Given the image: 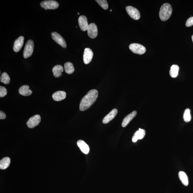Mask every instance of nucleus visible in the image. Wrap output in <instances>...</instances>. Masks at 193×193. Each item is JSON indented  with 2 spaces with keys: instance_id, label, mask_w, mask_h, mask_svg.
Segmentation results:
<instances>
[{
  "instance_id": "1",
  "label": "nucleus",
  "mask_w": 193,
  "mask_h": 193,
  "mask_svg": "<svg viewBox=\"0 0 193 193\" xmlns=\"http://www.w3.org/2000/svg\"><path fill=\"white\" fill-rule=\"evenodd\" d=\"M98 94V92L96 90H90L82 99L80 105V111H85L89 108L96 101Z\"/></svg>"
},
{
  "instance_id": "2",
  "label": "nucleus",
  "mask_w": 193,
  "mask_h": 193,
  "mask_svg": "<svg viewBox=\"0 0 193 193\" xmlns=\"http://www.w3.org/2000/svg\"><path fill=\"white\" fill-rule=\"evenodd\" d=\"M172 6L170 4L166 3L163 4L159 13V17L161 20L165 21L169 19L172 14Z\"/></svg>"
},
{
  "instance_id": "3",
  "label": "nucleus",
  "mask_w": 193,
  "mask_h": 193,
  "mask_svg": "<svg viewBox=\"0 0 193 193\" xmlns=\"http://www.w3.org/2000/svg\"><path fill=\"white\" fill-rule=\"evenodd\" d=\"M34 42L32 40H29L27 42L25 45L24 51H23V57L25 58H27L31 57L34 50Z\"/></svg>"
},
{
  "instance_id": "4",
  "label": "nucleus",
  "mask_w": 193,
  "mask_h": 193,
  "mask_svg": "<svg viewBox=\"0 0 193 193\" xmlns=\"http://www.w3.org/2000/svg\"><path fill=\"white\" fill-rule=\"evenodd\" d=\"M129 48L132 52L140 55L143 54L146 52L145 47L138 43L131 44L129 46Z\"/></svg>"
},
{
  "instance_id": "5",
  "label": "nucleus",
  "mask_w": 193,
  "mask_h": 193,
  "mask_svg": "<svg viewBox=\"0 0 193 193\" xmlns=\"http://www.w3.org/2000/svg\"><path fill=\"white\" fill-rule=\"evenodd\" d=\"M41 6L46 10L47 9H55L59 6V3L55 1H45L41 3Z\"/></svg>"
},
{
  "instance_id": "6",
  "label": "nucleus",
  "mask_w": 193,
  "mask_h": 193,
  "mask_svg": "<svg viewBox=\"0 0 193 193\" xmlns=\"http://www.w3.org/2000/svg\"><path fill=\"white\" fill-rule=\"evenodd\" d=\"M126 11L132 19L136 20L140 19V13L136 8L132 6H127L126 7Z\"/></svg>"
},
{
  "instance_id": "7",
  "label": "nucleus",
  "mask_w": 193,
  "mask_h": 193,
  "mask_svg": "<svg viewBox=\"0 0 193 193\" xmlns=\"http://www.w3.org/2000/svg\"><path fill=\"white\" fill-rule=\"evenodd\" d=\"M41 121L40 116L37 115L33 116L28 120L27 124L29 128H34L39 124Z\"/></svg>"
},
{
  "instance_id": "8",
  "label": "nucleus",
  "mask_w": 193,
  "mask_h": 193,
  "mask_svg": "<svg viewBox=\"0 0 193 193\" xmlns=\"http://www.w3.org/2000/svg\"><path fill=\"white\" fill-rule=\"evenodd\" d=\"M51 36L53 39L58 44L63 48H66V42L61 35L56 32H54L51 33Z\"/></svg>"
},
{
  "instance_id": "9",
  "label": "nucleus",
  "mask_w": 193,
  "mask_h": 193,
  "mask_svg": "<svg viewBox=\"0 0 193 193\" xmlns=\"http://www.w3.org/2000/svg\"><path fill=\"white\" fill-rule=\"evenodd\" d=\"M87 31L88 36L90 38L94 39L98 35V28L96 25L94 23H91L89 24Z\"/></svg>"
},
{
  "instance_id": "10",
  "label": "nucleus",
  "mask_w": 193,
  "mask_h": 193,
  "mask_svg": "<svg viewBox=\"0 0 193 193\" xmlns=\"http://www.w3.org/2000/svg\"><path fill=\"white\" fill-rule=\"evenodd\" d=\"M93 53L92 50L89 48H86L83 54L84 62L86 65L89 64L93 58Z\"/></svg>"
},
{
  "instance_id": "11",
  "label": "nucleus",
  "mask_w": 193,
  "mask_h": 193,
  "mask_svg": "<svg viewBox=\"0 0 193 193\" xmlns=\"http://www.w3.org/2000/svg\"><path fill=\"white\" fill-rule=\"evenodd\" d=\"M24 37L20 36L15 41L13 47V50L15 52H18L21 50L24 44Z\"/></svg>"
},
{
  "instance_id": "12",
  "label": "nucleus",
  "mask_w": 193,
  "mask_h": 193,
  "mask_svg": "<svg viewBox=\"0 0 193 193\" xmlns=\"http://www.w3.org/2000/svg\"><path fill=\"white\" fill-rule=\"evenodd\" d=\"M78 23L82 31H87L89 24L86 17L85 16H80L78 18Z\"/></svg>"
},
{
  "instance_id": "13",
  "label": "nucleus",
  "mask_w": 193,
  "mask_h": 193,
  "mask_svg": "<svg viewBox=\"0 0 193 193\" xmlns=\"http://www.w3.org/2000/svg\"><path fill=\"white\" fill-rule=\"evenodd\" d=\"M146 134L145 131L143 129L139 128V130L137 131L134 133L132 138V141L135 143L138 140H141L145 137Z\"/></svg>"
},
{
  "instance_id": "14",
  "label": "nucleus",
  "mask_w": 193,
  "mask_h": 193,
  "mask_svg": "<svg viewBox=\"0 0 193 193\" xmlns=\"http://www.w3.org/2000/svg\"><path fill=\"white\" fill-rule=\"evenodd\" d=\"M118 113V110L116 109H114L110 113L105 116L103 119V123L104 124H107L109 123L115 118Z\"/></svg>"
},
{
  "instance_id": "15",
  "label": "nucleus",
  "mask_w": 193,
  "mask_h": 193,
  "mask_svg": "<svg viewBox=\"0 0 193 193\" xmlns=\"http://www.w3.org/2000/svg\"><path fill=\"white\" fill-rule=\"evenodd\" d=\"M77 145L81 151L85 154H87L90 152V147L85 142L82 140H80L77 142Z\"/></svg>"
},
{
  "instance_id": "16",
  "label": "nucleus",
  "mask_w": 193,
  "mask_h": 193,
  "mask_svg": "<svg viewBox=\"0 0 193 193\" xmlns=\"http://www.w3.org/2000/svg\"><path fill=\"white\" fill-rule=\"evenodd\" d=\"M137 112L136 111H133L131 113L129 114L128 115L126 116L123 119L122 122V126L123 127H125L130 123L134 117L136 116Z\"/></svg>"
},
{
  "instance_id": "17",
  "label": "nucleus",
  "mask_w": 193,
  "mask_h": 193,
  "mask_svg": "<svg viewBox=\"0 0 193 193\" xmlns=\"http://www.w3.org/2000/svg\"><path fill=\"white\" fill-rule=\"evenodd\" d=\"M66 96V93L65 91H58L53 94L52 98L55 101H60L64 100Z\"/></svg>"
},
{
  "instance_id": "18",
  "label": "nucleus",
  "mask_w": 193,
  "mask_h": 193,
  "mask_svg": "<svg viewBox=\"0 0 193 193\" xmlns=\"http://www.w3.org/2000/svg\"><path fill=\"white\" fill-rule=\"evenodd\" d=\"M29 87L28 85H23L19 90V92L20 94L23 95V96H29L31 95L32 92L29 90Z\"/></svg>"
},
{
  "instance_id": "19",
  "label": "nucleus",
  "mask_w": 193,
  "mask_h": 193,
  "mask_svg": "<svg viewBox=\"0 0 193 193\" xmlns=\"http://www.w3.org/2000/svg\"><path fill=\"white\" fill-rule=\"evenodd\" d=\"M63 71V68L61 65H56L53 68V73L54 75L56 78H58L61 76L62 75V72Z\"/></svg>"
},
{
  "instance_id": "20",
  "label": "nucleus",
  "mask_w": 193,
  "mask_h": 193,
  "mask_svg": "<svg viewBox=\"0 0 193 193\" xmlns=\"http://www.w3.org/2000/svg\"><path fill=\"white\" fill-rule=\"evenodd\" d=\"M11 163V159L8 157H6L0 161V169H5L9 166Z\"/></svg>"
},
{
  "instance_id": "21",
  "label": "nucleus",
  "mask_w": 193,
  "mask_h": 193,
  "mask_svg": "<svg viewBox=\"0 0 193 193\" xmlns=\"http://www.w3.org/2000/svg\"><path fill=\"white\" fill-rule=\"evenodd\" d=\"M179 177L183 184L184 186H187L189 184V179L187 174L182 171L179 173Z\"/></svg>"
},
{
  "instance_id": "22",
  "label": "nucleus",
  "mask_w": 193,
  "mask_h": 193,
  "mask_svg": "<svg viewBox=\"0 0 193 193\" xmlns=\"http://www.w3.org/2000/svg\"><path fill=\"white\" fill-rule=\"evenodd\" d=\"M179 67L177 65H173L169 71V75L172 78H176L178 75Z\"/></svg>"
},
{
  "instance_id": "23",
  "label": "nucleus",
  "mask_w": 193,
  "mask_h": 193,
  "mask_svg": "<svg viewBox=\"0 0 193 193\" xmlns=\"http://www.w3.org/2000/svg\"><path fill=\"white\" fill-rule=\"evenodd\" d=\"M65 70V72L68 74H71L75 71L73 64L70 62H67L64 65Z\"/></svg>"
},
{
  "instance_id": "24",
  "label": "nucleus",
  "mask_w": 193,
  "mask_h": 193,
  "mask_svg": "<svg viewBox=\"0 0 193 193\" xmlns=\"http://www.w3.org/2000/svg\"><path fill=\"white\" fill-rule=\"evenodd\" d=\"M10 78L9 75L6 72L3 73L1 74V81L4 84L7 85L9 84L10 82Z\"/></svg>"
},
{
  "instance_id": "25",
  "label": "nucleus",
  "mask_w": 193,
  "mask_h": 193,
  "mask_svg": "<svg viewBox=\"0 0 193 193\" xmlns=\"http://www.w3.org/2000/svg\"><path fill=\"white\" fill-rule=\"evenodd\" d=\"M183 118L185 122H188L190 121L191 119L190 109L187 108L184 110Z\"/></svg>"
},
{
  "instance_id": "26",
  "label": "nucleus",
  "mask_w": 193,
  "mask_h": 193,
  "mask_svg": "<svg viewBox=\"0 0 193 193\" xmlns=\"http://www.w3.org/2000/svg\"><path fill=\"white\" fill-rule=\"evenodd\" d=\"M95 1L103 9L107 10L108 9V5L106 0H97Z\"/></svg>"
},
{
  "instance_id": "27",
  "label": "nucleus",
  "mask_w": 193,
  "mask_h": 193,
  "mask_svg": "<svg viewBox=\"0 0 193 193\" xmlns=\"http://www.w3.org/2000/svg\"><path fill=\"white\" fill-rule=\"evenodd\" d=\"M7 90L5 87L0 86V97H4L7 94Z\"/></svg>"
},
{
  "instance_id": "28",
  "label": "nucleus",
  "mask_w": 193,
  "mask_h": 193,
  "mask_svg": "<svg viewBox=\"0 0 193 193\" xmlns=\"http://www.w3.org/2000/svg\"><path fill=\"white\" fill-rule=\"evenodd\" d=\"M192 26H193V17L189 18L186 23V26L187 27H190Z\"/></svg>"
},
{
  "instance_id": "29",
  "label": "nucleus",
  "mask_w": 193,
  "mask_h": 193,
  "mask_svg": "<svg viewBox=\"0 0 193 193\" xmlns=\"http://www.w3.org/2000/svg\"><path fill=\"white\" fill-rule=\"evenodd\" d=\"M6 114H5L4 112L1 110V111H0V119L1 120H3V119L6 118Z\"/></svg>"
},
{
  "instance_id": "30",
  "label": "nucleus",
  "mask_w": 193,
  "mask_h": 193,
  "mask_svg": "<svg viewBox=\"0 0 193 193\" xmlns=\"http://www.w3.org/2000/svg\"><path fill=\"white\" fill-rule=\"evenodd\" d=\"M192 40L193 42V35H192Z\"/></svg>"
},
{
  "instance_id": "31",
  "label": "nucleus",
  "mask_w": 193,
  "mask_h": 193,
  "mask_svg": "<svg viewBox=\"0 0 193 193\" xmlns=\"http://www.w3.org/2000/svg\"><path fill=\"white\" fill-rule=\"evenodd\" d=\"M110 11H112V10H110Z\"/></svg>"
},
{
  "instance_id": "32",
  "label": "nucleus",
  "mask_w": 193,
  "mask_h": 193,
  "mask_svg": "<svg viewBox=\"0 0 193 193\" xmlns=\"http://www.w3.org/2000/svg\"><path fill=\"white\" fill-rule=\"evenodd\" d=\"M78 14H80V13H78Z\"/></svg>"
}]
</instances>
